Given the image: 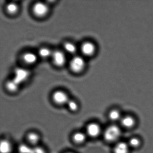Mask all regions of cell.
Returning <instances> with one entry per match:
<instances>
[{
  "label": "cell",
  "mask_w": 153,
  "mask_h": 153,
  "mask_svg": "<svg viewBox=\"0 0 153 153\" xmlns=\"http://www.w3.org/2000/svg\"><path fill=\"white\" fill-rule=\"evenodd\" d=\"M121 134L120 129L116 125L108 126L103 133L104 139L108 142H115L119 139Z\"/></svg>",
  "instance_id": "6da1fadb"
},
{
  "label": "cell",
  "mask_w": 153,
  "mask_h": 153,
  "mask_svg": "<svg viewBox=\"0 0 153 153\" xmlns=\"http://www.w3.org/2000/svg\"><path fill=\"white\" fill-rule=\"evenodd\" d=\"M85 132L88 137L95 138L99 137L102 133V128L98 123L91 122L88 123L86 126Z\"/></svg>",
  "instance_id": "7a4b0ae2"
},
{
  "label": "cell",
  "mask_w": 153,
  "mask_h": 153,
  "mask_svg": "<svg viewBox=\"0 0 153 153\" xmlns=\"http://www.w3.org/2000/svg\"><path fill=\"white\" fill-rule=\"evenodd\" d=\"M52 100L53 102L58 105H67L70 99L68 94L62 91H55L52 95Z\"/></svg>",
  "instance_id": "3957f363"
},
{
  "label": "cell",
  "mask_w": 153,
  "mask_h": 153,
  "mask_svg": "<svg viewBox=\"0 0 153 153\" xmlns=\"http://www.w3.org/2000/svg\"><path fill=\"white\" fill-rule=\"evenodd\" d=\"M85 63L82 57L76 56L71 60L70 63L71 69L72 71L77 73L80 72L84 69Z\"/></svg>",
  "instance_id": "277c9868"
},
{
  "label": "cell",
  "mask_w": 153,
  "mask_h": 153,
  "mask_svg": "<svg viewBox=\"0 0 153 153\" xmlns=\"http://www.w3.org/2000/svg\"><path fill=\"white\" fill-rule=\"evenodd\" d=\"M26 139L27 144L34 147L39 146L41 140V136L39 133L36 131H29L26 134Z\"/></svg>",
  "instance_id": "5b68a950"
},
{
  "label": "cell",
  "mask_w": 153,
  "mask_h": 153,
  "mask_svg": "<svg viewBox=\"0 0 153 153\" xmlns=\"http://www.w3.org/2000/svg\"><path fill=\"white\" fill-rule=\"evenodd\" d=\"M88 137L85 131H76L71 136V140L74 144L77 145H82L85 144Z\"/></svg>",
  "instance_id": "8992f818"
},
{
  "label": "cell",
  "mask_w": 153,
  "mask_h": 153,
  "mask_svg": "<svg viewBox=\"0 0 153 153\" xmlns=\"http://www.w3.org/2000/svg\"><path fill=\"white\" fill-rule=\"evenodd\" d=\"M33 11L36 16L41 17L44 16L48 13L49 7L45 3L38 2L34 6Z\"/></svg>",
  "instance_id": "52a82bcc"
},
{
  "label": "cell",
  "mask_w": 153,
  "mask_h": 153,
  "mask_svg": "<svg viewBox=\"0 0 153 153\" xmlns=\"http://www.w3.org/2000/svg\"><path fill=\"white\" fill-rule=\"evenodd\" d=\"M53 62L56 66L61 67L65 64L66 62V57L64 53L60 51H55L53 52Z\"/></svg>",
  "instance_id": "ba28073f"
},
{
  "label": "cell",
  "mask_w": 153,
  "mask_h": 153,
  "mask_svg": "<svg viewBox=\"0 0 153 153\" xmlns=\"http://www.w3.org/2000/svg\"><path fill=\"white\" fill-rule=\"evenodd\" d=\"M15 76L14 79L19 85L27 78L29 72L24 69L18 68L15 71Z\"/></svg>",
  "instance_id": "9c48e42d"
},
{
  "label": "cell",
  "mask_w": 153,
  "mask_h": 153,
  "mask_svg": "<svg viewBox=\"0 0 153 153\" xmlns=\"http://www.w3.org/2000/svg\"><path fill=\"white\" fill-rule=\"evenodd\" d=\"M95 45L93 43L86 42L81 46V51L83 54L87 56H90L94 54L96 51Z\"/></svg>",
  "instance_id": "30bf717a"
},
{
  "label": "cell",
  "mask_w": 153,
  "mask_h": 153,
  "mask_svg": "<svg viewBox=\"0 0 153 153\" xmlns=\"http://www.w3.org/2000/svg\"><path fill=\"white\" fill-rule=\"evenodd\" d=\"M13 150V144L10 140L6 138L1 140L0 143L1 153H11Z\"/></svg>",
  "instance_id": "8fae6325"
},
{
  "label": "cell",
  "mask_w": 153,
  "mask_h": 153,
  "mask_svg": "<svg viewBox=\"0 0 153 153\" xmlns=\"http://www.w3.org/2000/svg\"><path fill=\"white\" fill-rule=\"evenodd\" d=\"M129 148L128 143L119 142L116 144L114 148V153H128Z\"/></svg>",
  "instance_id": "7c38bea8"
},
{
  "label": "cell",
  "mask_w": 153,
  "mask_h": 153,
  "mask_svg": "<svg viewBox=\"0 0 153 153\" xmlns=\"http://www.w3.org/2000/svg\"><path fill=\"white\" fill-rule=\"evenodd\" d=\"M122 126L126 128H131L135 125V120L132 116H126L120 120Z\"/></svg>",
  "instance_id": "4fadbf2b"
},
{
  "label": "cell",
  "mask_w": 153,
  "mask_h": 153,
  "mask_svg": "<svg viewBox=\"0 0 153 153\" xmlns=\"http://www.w3.org/2000/svg\"><path fill=\"white\" fill-rule=\"evenodd\" d=\"M24 61L28 64H33L37 61V58L36 55L31 52L26 53L23 56Z\"/></svg>",
  "instance_id": "5bb4252c"
},
{
  "label": "cell",
  "mask_w": 153,
  "mask_h": 153,
  "mask_svg": "<svg viewBox=\"0 0 153 153\" xmlns=\"http://www.w3.org/2000/svg\"><path fill=\"white\" fill-rule=\"evenodd\" d=\"M110 120L112 122H116L121 120V114L119 110L113 109L110 111L108 114Z\"/></svg>",
  "instance_id": "9a60e30c"
},
{
  "label": "cell",
  "mask_w": 153,
  "mask_h": 153,
  "mask_svg": "<svg viewBox=\"0 0 153 153\" xmlns=\"http://www.w3.org/2000/svg\"><path fill=\"white\" fill-rule=\"evenodd\" d=\"M19 84H18L14 79L9 80L6 84V88L10 92L14 93L17 91Z\"/></svg>",
  "instance_id": "2e32d148"
},
{
  "label": "cell",
  "mask_w": 153,
  "mask_h": 153,
  "mask_svg": "<svg viewBox=\"0 0 153 153\" xmlns=\"http://www.w3.org/2000/svg\"><path fill=\"white\" fill-rule=\"evenodd\" d=\"M67 105H68L69 110L72 112H76L79 109V105L76 101L74 100H70L68 102Z\"/></svg>",
  "instance_id": "e0dca14e"
},
{
  "label": "cell",
  "mask_w": 153,
  "mask_h": 153,
  "mask_svg": "<svg viewBox=\"0 0 153 153\" xmlns=\"http://www.w3.org/2000/svg\"><path fill=\"white\" fill-rule=\"evenodd\" d=\"M33 147L28 144H22L19 147V153H32Z\"/></svg>",
  "instance_id": "ac0fdd59"
},
{
  "label": "cell",
  "mask_w": 153,
  "mask_h": 153,
  "mask_svg": "<svg viewBox=\"0 0 153 153\" xmlns=\"http://www.w3.org/2000/svg\"><path fill=\"white\" fill-rule=\"evenodd\" d=\"M128 145L130 147L137 148L140 145V140L137 137H132L129 140Z\"/></svg>",
  "instance_id": "d6986e66"
},
{
  "label": "cell",
  "mask_w": 153,
  "mask_h": 153,
  "mask_svg": "<svg viewBox=\"0 0 153 153\" xmlns=\"http://www.w3.org/2000/svg\"><path fill=\"white\" fill-rule=\"evenodd\" d=\"M64 49L69 53L73 54L76 51V46L70 42H67L64 44Z\"/></svg>",
  "instance_id": "ffe728a7"
},
{
  "label": "cell",
  "mask_w": 153,
  "mask_h": 153,
  "mask_svg": "<svg viewBox=\"0 0 153 153\" xmlns=\"http://www.w3.org/2000/svg\"><path fill=\"white\" fill-rule=\"evenodd\" d=\"M53 52L50 49L46 48H43L40 49L39 53L40 56L43 58H47L52 55Z\"/></svg>",
  "instance_id": "44dd1931"
},
{
  "label": "cell",
  "mask_w": 153,
  "mask_h": 153,
  "mask_svg": "<svg viewBox=\"0 0 153 153\" xmlns=\"http://www.w3.org/2000/svg\"><path fill=\"white\" fill-rule=\"evenodd\" d=\"M7 11L10 14H15L18 11V7L16 4L14 3L9 4L7 7Z\"/></svg>",
  "instance_id": "7402d4cb"
},
{
  "label": "cell",
  "mask_w": 153,
  "mask_h": 153,
  "mask_svg": "<svg viewBox=\"0 0 153 153\" xmlns=\"http://www.w3.org/2000/svg\"><path fill=\"white\" fill-rule=\"evenodd\" d=\"M32 153H46V151L43 147L38 146L33 147Z\"/></svg>",
  "instance_id": "603a6c76"
},
{
  "label": "cell",
  "mask_w": 153,
  "mask_h": 153,
  "mask_svg": "<svg viewBox=\"0 0 153 153\" xmlns=\"http://www.w3.org/2000/svg\"><path fill=\"white\" fill-rule=\"evenodd\" d=\"M64 153H76L74 152H72V151H68V152H65Z\"/></svg>",
  "instance_id": "cb8c5ba5"
}]
</instances>
